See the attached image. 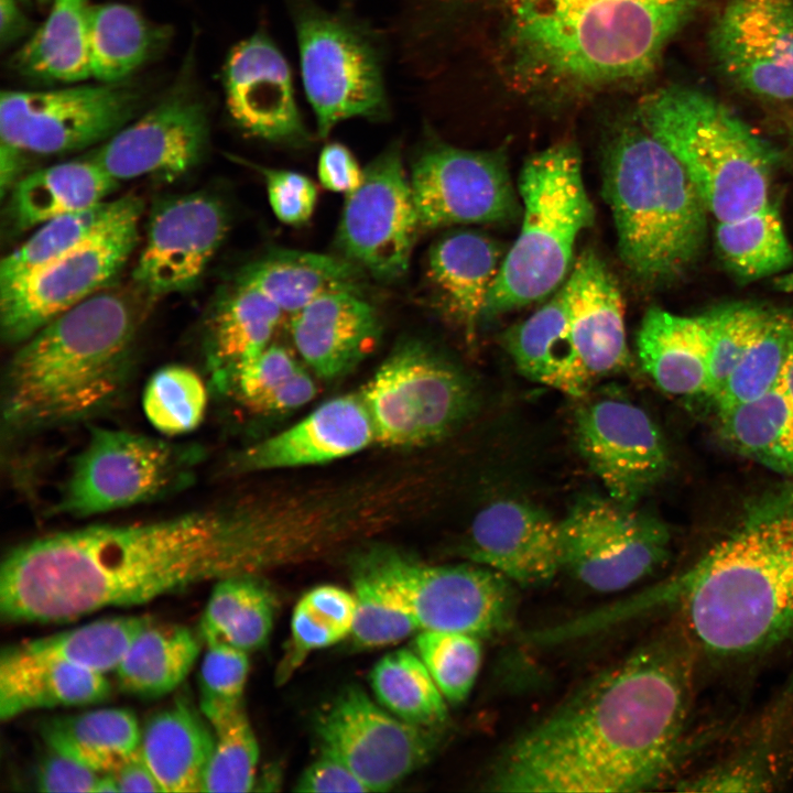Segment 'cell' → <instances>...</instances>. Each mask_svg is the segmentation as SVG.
<instances>
[{"label":"cell","instance_id":"obj_1","mask_svg":"<svg viewBox=\"0 0 793 793\" xmlns=\"http://www.w3.org/2000/svg\"><path fill=\"white\" fill-rule=\"evenodd\" d=\"M296 528L293 509L281 500L35 537L10 550L1 563L0 613L8 622H66L251 575L289 554Z\"/></svg>","mask_w":793,"mask_h":793},{"label":"cell","instance_id":"obj_2","mask_svg":"<svg viewBox=\"0 0 793 793\" xmlns=\"http://www.w3.org/2000/svg\"><path fill=\"white\" fill-rule=\"evenodd\" d=\"M698 653L682 627L585 682L493 762V792L623 793L674 774L692 710Z\"/></svg>","mask_w":793,"mask_h":793},{"label":"cell","instance_id":"obj_3","mask_svg":"<svg viewBox=\"0 0 793 793\" xmlns=\"http://www.w3.org/2000/svg\"><path fill=\"white\" fill-rule=\"evenodd\" d=\"M705 0H509L499 34L504 80L564 106L633 87Z\"/></svg>","mask_w":793,"mask_h":793},{"label":"cell","instance_id":"obj_4","mask_svg":"<svg viewBox=\"0 0 793 793\" xmlns=\"http://www.w3.org/2000/svg\"><path fill=\"white\" fill-rule=\"evenodd\" d=\"M651 599L674 602L698 655L741 660L793 641V482L741 521Z\"/></svg>","mask_w":793,"mask_h":793},{"label":"cell","instance_id":"obj_5","mask_svg":"<svg viewBox=\"0 0 793 793\" xmlns=\"http://www.w3.org/2000/svg\"><path fill=\"white\" fill-rule=\"evenodd\" d=\"M139 322L133 296L108 287L19 344L2 385L7 431L62 427L115 405L129 380Z\"/></svg>","mask_w":793,"mask_h":793},{"label":"cell","instance_id":"obj_6","mask_svg":"<svg viewBox=\"0 0 793 793\" xmlns=\"http://www.w3.org/2000/svg\"><path fill=\"white\" fill-rule=\"evenodd\" d=\"M602 187L620 259L637 281L661 285L694 263L708 210L680 161L636 118L608 142Z\"/></svg>","mask_w":793,"mask_h":793},{"label":"cell","instance_id":"obj_7","mask_svg":"<svg viewBox=\"0 0 793 793\" xmlns=\"http://www.w3.org/2000/svg\"><path fill=\"white\" fill-rule=\"evenodd\" d=\"M634 118L680 161L716 222L772 203L774 150L716 98L660 88L640 99Z\"/></svg>","mask_w":793,"mask_h":793},{"label":"cell","instance_id":"obj_8","mask_svg":"<svg viewBox=\"0 0 793 793\" xmlns=\"http://www.w3.org/2000/svg\"><path fill=\"white\" fill-rule=\"evenodd\" d=\"M518 187L523 205L520 233L504 256L484 318L557 290L569 271L577 237L594 222L579 150L572 141L531 155L522 166Z\"/></svg>","mask_w":793,"mask_h":793},{"label":"cell","instance_id":"obj_9","mask_svg":"<svg viewBox=\"0 0 793 793\" xmlns=\"http://www.w3.org/2000/svg\"><path fill=\"white\" fill-rule=\"evenodd\" d=\"M301 72L317 133L326 138L350 118L388 115L382 56L370 32L312 0H291Z\"/></svg>","mask_w":793,"mask_h":793},{"label":"cell","instance_id":"obj_10","mask_svg":"<svg viewBox=\"0 0 793 793\" xmlns=\"http://www.w3.org/2000/svg\"><path fill=\"white\" fill-rule=\"evenodd\" d=\"M360 395L374 427L376 443L414 448L455 431L475 405L467 377L417 339L397 345Z\"/></svg>","mask_w":793,"mask_h":793},{"label":"cell","instance_id":"obj_11","mask_svg":"<svg viewBox=\"0 0 793 793\" xmlns=\"http://www.w3.org/2000/svg\"><path fill=\"white\" fill-rule=\"evenodd\" d=\"M352 564L379 578L420 630L481 638L501 633L512 624L513 583L486 566L432 565L388 546L361 551Z\"/></svg>","mask_w":793,"mask_h":793},{"label":"cell","instance_id":"obj_12","mask_svg":"<svg viewBox=\"0 0 793 793\" xmlns=\"http://www.w3.org/2000/svg\"><path fill=\"white\" fill-rule=\"evenodd\" d=\"M199 449L93 427L74 457L54 511L87 518L156 499L186 486Z\"/></svg>","mask_w":793,"mask_h":793},{"label":"cell","instance_id":"obj_13","mask_svg":"<svg viewBox=\"0 0 793 793\" xmlns=\"http://www.w3.org/2000/svg\"><path fill=\"white\" fill-rule=\"evenodd\" d=\"M143 203L127 195L120 211L72 250L0 289L1 335L21 344L56 316L110 287L139 238Z\"/></svg>","mask_w":793,"mask_h":793},{"label":"cell","instance_id":"obj_14","mask_svg":"<svg viewBox=\"0 0 793 793\" xmlns=\"http://www.w3.org/2000/svg\"><path fill=\"white\" fill-rule=\"evenodd\" d=\"M560 528L563 569L598 593L632 586L670 555L671 533L663 521L609 496L580 497Z\"/></svg>","mask_w":793,"mask_h":793},{"label":"cell","instance_id":"obj_15","mask_svg":"<svg viewBox=\"0 0 793 793\" xmlns=\"http://www.w3.org/2000/svg\"><path fill=\"white\" fill-rule=\"evenodd\" d=\"M0 146L51 155L106 141L131 121L143 96L121 83L3 90Z\"/></svg>","mask_w":793,"mask_h":793},{"label":"cell","instance_id":"obj_16","mask_svg":"<svg viewBox=\"0 0 793 793\" xmlns=\"http://www.w3.org/2000/svg\"><path fill=\"white\" fill-rule=\"evenodd\" d=\"M422 232L398 143L373 159L361 184L346 195L336 232L339 254L381 282L401 279Z\"/></svg>","mask_w":793,"mask_h":793},{"label":"cell","instance_id":"obj_17","mask_svg":"<svg viewBox=\"0 0 793 793\" xmlns=\"http://www.w3.org/2000/svg\"><path fill=\"white\" fill-rule=\"evenodd\" d=\"M321 751L348 767L368 792H385L432 756V729L406 723L357 686L339 692L318 716Z\"/></svg>","mask_w":793,"mask_h":793},{"label":"cell","instance_id":"obj_18","mask_svg":"<svg viewBox=\"0 0 793 793\" xmlns=\"http://www.w3.org/2000/svg\"><path fill=\"white\" fill-rule=\"evenodd\" d=\"M422 231L513 219L519 206L502 151L430 142L409 171Z\"/></svg>","mask_w":793,"mask_h":793},{"label":"cell","instance_id":"obj_19","mask_svg":"<svg viewBox=\"0 0 793 793\" xmlns=\"http://www.w3.org/2000/svg\"><path fill=\"white\" fill-rule=\"evenodd\" d=\"M577 448L608 496L636 503L664 476L669 455L648 413L617 395L597 397L575 412Z\"/></svg>","mask_w":793,"mask_h":793},{"label":"cell","instance_id":"obj_20","mask_svg":"<svg viewBox=\"0 0 793 793\" xmlns=\"http://www.w3.org/2000/svg\"><path fill=\"white\" fill-rule=\"evenodd\" d=\"M224 204L206 193L160 199L152 208L133 281L148 297L192 290L228 231Z\"/></svg>","mask_w":793,"mask_h":793},{"label":"cell","instance_id":"obj_21","mask_svg":"<svg viewBox=\"0 0 793 793\" xmlns=\"http://www.w3.org/2000/svg\"><path fill=\"white\" fill-rule=\"evenodd\" d=\"M208 135L205 105L194 89L180 84L106 140L91 159L119 183L143 176L174 181L198 164Z\"/></svg>","mask_w":793,"mask_h":793},{"label":"cell","instance_id":"obj_22","mask_svg":"<svg viewBox=\"0 0 793 793\" xmlns=\"http://www.w3.org/2000/svg\"><path fill=\"white\" fill-rule=\"evenodd\" d=\"M709 44L723 74L742 90L793 99V0H728Z\"/></svg>","mask_w":793,"mask_h":793},{"label":"cell","instance_id":"obj_23","mask_svg":"<svg viewBox=\"0 0 793 793\" xmlns=\"http://www.w3.org/2000/svg\"><path fill=\"white\" fill-rule=\"evenodd\" d=\"M228 115L251 138L287 146L309 143L287 61L263 32L236 44L222 68Z\"/></svg>","mask_w":793,"mask_h":793},{"label":"cell","instance_id":"obj_24","mask_svg":"<svg viewBox=\"0 0 793 793\" xmlns=\"http://www.w3.org/2000/svg\"><path fill=\"white\" fill-rule=\"evenodd\" d=\"M465 554L513 584H545L563 569L560 522L528 502L495 501L475 517Z\"/></svg>","mask_w":793,"mask_h":793},{"label":"cell","instance_id":"obj_25","mask_svg":"<svg viewBox=\"0 0 793 793\" xmlns=\"http://www.w3.org/2000/svg\"><path fill=\"white\" fill-rule=\"evenodd\" d=\"M376 443L369 411L359 394L333 398L296 424L239 452L237 472H256L325 464Z\"/></svg>","mask_w":793,"mask_h":793},{"label":"cell","instance_id":"obj_26","mask_svg":"<svg viewBox=\"0 0 793 793\" xmlns=\"http://www.w3.org/2000/svg\"><path fill=\"white\" fill-rule=\"evenodd\" d=\"M793 776V685L769 704L715 761L683 782L696 792L775 791Z\"/></svg>","mask_w":793,"mask_h":793},{"label":"cell","instance_id":"obj_27","mask_svg":"<svg viewBox=\"0 0 793 793\" xmlns=\"http://www.w3.org/2000/svg\"><path fill=\"white\" fill-rule=\"evenodd\" d=\"M566 300L571 337L593 378L617 373L630 363L624 306L619 286L593 250L573 263L561 285Z\"/></svg>","mask_w":793,"mask_h":793},{"label":"cell","instance_id":"obj_28","mask_svg":"<svg viewBox=\"0 0 793 793\" xmlns=\"http://www.w3.org/2000/svg\"><path fill=\"white\" fill-rule=\"evenodd\" d=\"M291 337L304 362L323 379L350 372L377 346L381 322L359 292L324 295L292 314Z\"/></svg>","mask_w":793,"mask_h":793},{"label":"cell","instance_id":"obj_29","mask_svg":"<svg viewBox=\"0 0 793 793\" xmlns=\"http://www.w3.org/2000/svg\"><path fill=\"white\" fill-rule=\"evenodd\" d=\"M506 253L475 231H455L437 240L427 254L426 276L442 312L474 337Z\"/></svg>","mask_w":793,"mask_h":793},{"label":"cell","instance_id":"obj_30","mask_svg":"<svg viewBox=\"0 0 793 793\" xmlns=\"http://www.w3.org/2000/svg\"><path fill=\"white\" fill-rule=\"evenodd\" d=\"M105 674L31 653L19 643L0 654V719L54 707L104 702L110 694Z\"/></svg>","mask_w":793,"mask_h":793},{"label":"cell","instance_id":"obj_31","mask_svg":"<svg viewBox=\"0 0 793 793\" xmlns=\"http://www.w3.org/2000/svg\"><path fill=\"white\" fill-rule=\"evenodd\" d=\"M503 345L528 379L573 398L588 394L594 378L571 337L562 286L541 308L512 326Z\"/></svg>","mask_w":793,"mask_h":793},{"label":"cell","instance_id":"obj_32","mask_svg":"<svg viewBox=\"0 0 793 793\" xmlns=\"http://www.w3.org/2000/svg\"><path fill=\"white\" fill-rule=\"evenodd\" d=\"M366 272L338 254L276 249L246 265L237 281L294 314L336 292H363Z\"/></svg>","mask_w":793,"mask_h":793},{"label":"cell","instance_id":"obj_33","mask_svg":"<svg viewBox=\"0 0 793 793\" xmlns=\"http://www.w3.org/2000/svg\"><path fill=\"white\" fill-rule=\"evenodd\" d=\"M215 734L186 697L152 715L141 728V751L162 792H203Z\"/></svg>","mask_w":793,"mask_h":793},{"label":"cell","instance_id":"obj_34","mask_svg":"<svg viewBox=\"0 0 793 793\" xmlns=\"http://www.w3.org/2000/svg\"><path fill=\"white\" fill-rule=\"evenodd\" d=\"M637 351L643 371L664 392L708 394V351L697 316L649 308L637 334Z\"/></svg>","mask_w":793,"mask_h":793},{"label":"cell","instance_id":"obj_35","mask_svg":"<svg viewBox=\"0 0 793 793\" xmlns=\"http://www.w3.org/2000/svg\"><path fill=\"white\" fill-rule=\"evenodd\" d=\"M119 182L91 157L68 161L21 176L9 192L8 216L17 231L107 200Z\"/></svg>","mask_w":793,"mask_h":793},{"label":"cell","instance_id":"obj_36","mask_svg":"<svg viewBox=\"0 0 793 793\" xmlns=\"http://www.w3.org/2000/svg\"><path fill=\"white\" fill-rule=\"evenodd\" d=\"M283 311L251 286L236 281L217 301L207 327V358L219 388L271 341Z\"/></svg>","mask_w":793,"mask_h":793},{"label":"cell","instance_id":"obj_37","mask_svg":"<svg viewBox=\"0 0 793 793\" xmlns=\"http://www.w3.org/2000/svg\"><path fill=\"white\" fill-rule=\"evenodd\" d=\"M89 0H53L43 24L11 57L18 75L39 83L73 84L90 77Z\"/></svg>","mask_w":793,"mask_h":793},{"label":"cell","instance_id":"obj_38","mask_svg":"<svg viewBox=\"0 0 793 793\" xmlns=\"http://www.w3.org/2000/svg\"><path fill=\"white\" fill-rule=\"evenodd\" d=\"M40 734L47 749L91 770L112 772L139 747L141 728L124 708H100L45 720Z\"/></svg>","mask_w":793,"mask_h":793},{"label":"cell","instance_id":"obj_39","mask_svg":"<svg viewBox=\"0 0 793 793\" xmlns=\"http://www.w3.org/2000/svg\"><path fill=\"white\" fill-rule=\"evenodd\" d=\"M167 29L123 3L91 4L88 15L90 77L123 82L166 43Z\"/></svg>","mask_w":793,"mask_h":793},{"label":"cell","instance_id":"obj_40","mask_svg":"<svg viewBox=\"0 0 793 793\" xmlns=\"http://www.w3.org/2000/svg\"><path fill=\"white\" fill-rule=\"evenodd\" d=\"M200 641L186 627L152 622L133 640L115 670L119 687L146 698L171 693L192 670Z\"/></svg>","mask_w":793,"mask_h":793},{"label":"cell","instance_id":"obj_41","mask_svg":"<svg viewBox=\"0 0 793 793\" xmlns=\"http://www.w3.org/2000/svg\"><path fill=\"white\" fill-rule=\"evenodd\" d=\"M717 416L734 449L793 477V404L778 383L756 400L717 409Z\"/></svg>","mask_w":793,"mask_h":793},{"label":"cell","instance_id":"obj_42","mask_svg":"<svg viewBox=\"0 0 793 793\" xmlns=\"http://www.w3.org/2000/svg\"><path fill=\"white\" fill-rule=\"evenodd\" d=\"M274 599L252 575L218 580L199 623V638L208 645L224 643L245 652L262 648L271 633Z\"/></svg>","mask_w":793,"mask_h":793},{"label":"cell","instance_id":"obj_43","mask_svg":"<svg viewBox=\"0 0 793 793\" xmlns=\"http://www.w3.org/2000/svg\"><path fill=\"white\" fill-rule=\"evenodd\" d=\"M716 245L726 267L741 281L779 273L793 251L774 202L741 218L716 222Z\"/></svg>","mask_w":793,"mask_h":793},{"label":"cell","instance_id":"obj_44","mask_svg":"<svg viewBox=\"0 0 793 793\" xmlns=\"http://www.w3.org/2000/svg\"><path fill=\"white\" fill-rule=\"evenodd\" d=\"M370 683L378 702L406 723L434 729L446 720V699L416 652L385 654L372 667Z\"/></svg>","mask_w":793,"mask_h":793},{"label":"cell","instance_id":"obj_45","mask_svg":"<svg viewBox=\"0 0 793 793\" xmlns=\"http://www.w3.org/2000/svg\"><path fill=\"white\" fill-rule=\"evenodd\" d=\"M152 622L142 616L100 619L19 645L31 653L106 674L117 669L133 640Z\"/></svg>","mask_w":793,"mask_h":793},{"label":"cell","instance_id":"obj_46","mask_svg":"<svg viewBox=\"0 0 793 793\" xmlns=\"http://www.w3.org/2000/svg\"><path fill=\"white\" fill-rule=\"evenodd\" d=\"M126 197L105 200L87 209L51 219L0 263V289L65 254L94 235L122 208Z\"/></svg>","mask_w":793,"mask_h":793},{"label":"cell","instance_id":"obj_47","mask_svg":"<svg viewBox=\"0 0 793 793\" xmlns=\"http://www.w3.org/2000/svg\"><path fill=\"white\" fill-rule=\"evenodd\" d=\"M231 384L246 406L264 414L293 411L316 394L311 374L284 347L273 344L243 366Z\"/></svg>","mask_w":793,"mask_h":793},{"label":"cell","instance_id":"obj_48","mask_svg":"<svg viewBox=\"0 0 793 793\" xmlns=\"http://www.w3.org/2000/svg\"><path fill=\"white\" fill-rule=\"evenodd\" d=\"M793 346V312H772L765 327L713 398L716 409L756 400L779 382Z\"/></svg>","mask_w":793,"mask_h":793},{"label":"cell","instance_id":"obj_49","mask_svg":"<svg viewBox=\"0 0 793 793\" xmlns=\"http://www.w3.org/2000/svg\"><path fill=\"white\" fill-rule=\"evenodd\" d=\"M772 312L750 303H732L697 316L705 334L709 360L707 397L713 399L723 388L741 357L765 327Z\"/></svg>","mask_w":793,"mask_h":793},{"label":"cell","instance_id":"obj_50","mask_svg":"<svg viewBox=\"0 0 793 793\" xmlns=\"http://www.w3.org/2000/svg\"><path fill=\"white\" fill-rule=\"evenodd\" d=\"M142 406L150 424L174 436L195 430L207 408V390L199 374L181 365L159 369L148 381Z\"/></svg>","mask_w":793,"mask_h":793},{"label":"cell","instance_id":"obj_51","mask_svg":"<svg viewBox=\"0 0 793 793\" xmlns=\"http://www.w3.org/2000/svg\"><path fill=\"white\" fill-rule=\"evenodd\" d=\"M356 611L350 638L359 649L382 648L421 631L409 611L376 576L352 564Z\"/></svg>","mask_w":793,"mask_h":793},{"label":"cell","instance_id":"obj_52","mask_svg":"<svg viewBox=\"0 0 793 793\" xmlns=\"http://www.w3.org/2000/svg\"><path fill=\"white\" fill-rule=\"evenodd\" d=\"M356 611L352 593L322 585L307 591L294 608L291 621L293 658L333 645L350 636Z\"/></svg>","mask_w":793,"mask_h":793},{"label":"cell","instance_id":"obj_53","mask_svg":"<svg viewBox=\"0 0 793 793\" xmlns=\"http://www.w3.org/2000/svg\"><path fill=\"white\" fill-rule=\"evenodd\" d=\"M414 647L445 699L463 702L480 670V638L464 632L421 630Z\"/></svg>","mask_w":793,"mask_h":793},{"label":"cell","instance_id":"obj_54","mask_svg":"<svg viewBox=\"0 0 793 793\" xmlns=\"http://www.w3.org/2000/svg\"><path fill=\"white\" fill-rule=\"evenodd\" d=\"M215 745L203 792H249L254 785L259 747L245 708L210 725Z\"/></svg>","mask_w":793,"mask_h":793},{"label":"cell","instance_id":"obj_55","mask_svg":"<svg viewBox=\"0 0 793 793\" xmlns=\"http://www.w3.org/2000/svg\"><path fill=\"white\" fill-rule=\"evenodd\" d=\"M199 669V709L211 725L243 707L248 653L224 643L206 645Z\"/></svg>","mask_w":793,"mask_h":793},{"label":"cell","instance_id":"obj_56","mask_svg":"<svg viewBox=\"0 0 793 793\" xmlns=\"http://www.w3.org/2000/svg\"><path fill=\"white\" fill-rule=\"evenodd\" d=\"M263 177L269 204L283 224L301 226L313 216L317 204V188L306 175L281 169L247 163Z\"/></svg>","mask_w":793,"mask_h":793},{"label":"cell","instance_id":"obj_57","mask_svg":"<svg viewBox=\"0 0 793 793\" xmlns=\"http://www.w3.org/2000/svg\"><path fill=\"white\" fill-rule=\"evenodd\" d=\"M101 774L51 749L35 771V789L41 792H96Z\"/></svg>","mask_w":793,"mask_h":793},{"label":"cell","instance_id":"obj_58","mask_svg":"<svg viewBox=\"0 0 793 793\" xmlns=\"http://www.w3.org/2000/svg\"><path fill=\"white\" fill-rule=\"evenodd\" d=\"M294 791L297 792H368L356 774L335 757L321 751L300 776Z\"/></svg>","mask_w":793,"mask_h":793},{"label":"cell","instance_id":"obj_59","mask_svg":"<svg viewBox=\"0 0 793 793\" xmlns=\"http://www.w3.org/2000/svg\"><path fill=\"white\" fill-rule=\"evenodd\" d=\"M363 171L352 152L341 143H328L319 153L318 180L330 192L346 195L354 192L361 184Z\"/></svg>","mask_w":793,"mask_h":793},{"label":"cell","instance_id":"obj_60","mask_svg":"<svg viewBox=\"0 0 793 793\" xmlns=\"http://www.w3.org/2000/svg\"><path fill=\"white\" fill-rule=\"evenodd\" d=\"M109 774L117 792H162L140 747Z\"/></svg>","mask_w":793,"mask_h":793},{"label":"cell","instance_id":"obj_61","mask_svg":"<svg viewBox=\"0 0 793 793\" xmlns=\"http://www.w3.org/2000/svg\"><path fill=\"white\" fill-rule=\"evenodd\" d=\"M19 0H0V44H13L31 30V22Z\"/></svg>","mask_w":793,"mask_h":793},{"label":"cell","instance_id":"obj_62","mask_svg":"<svg viewBox=\"0 0 793 793\" xmlns=\"http://www.w3.org/2000/svg\"><path fill=\"white\" fill-rule=\"evenodd\" d=\"M774 286L781 292L793 293V272L778 276L774 280Z\"/></svg>","mask_w":793,"mask_h":793},{"label":"cell","instance_id":"obj_63","mask_svg":"<svg viewBox=\"0 0 793 793\" xmlns=\"http://www.w3.org/2000/svg\"><path fill=\"white\" fill-rule=\"evenodd\" d=\"M24 7H28L31 4V0H19Z\"/></svg>","mask_w":793,"mask_h":793}]
</instances>
